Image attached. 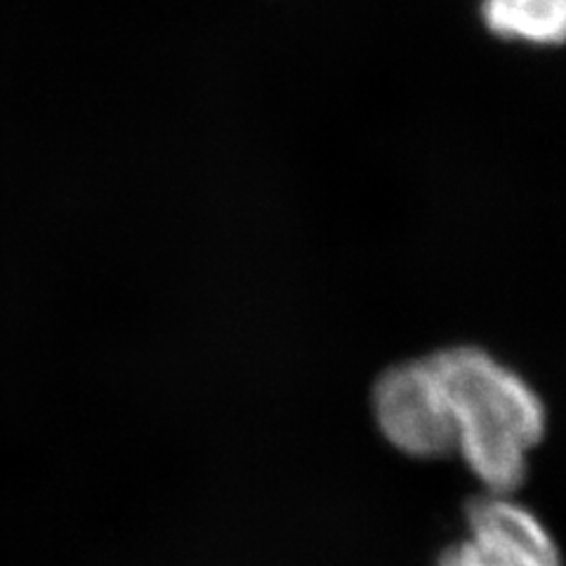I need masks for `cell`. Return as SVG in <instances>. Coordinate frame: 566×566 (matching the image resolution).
<instances>
[{
	"label": "cell",
	"instance_id": "5",
	"mask_svg": "<svg viewBox=\"0 0 566 566\" xmlns=\"http://www.w3.org/2000/svg\"><path fill=\"white\" fill-rule=\"evenodd\" d=\"M439 566H510V564L501 562L499 557H493L491 553L484 551V547L470 541L463 545L449 547V551L441 555Z\"/></svg>",
	"mask_w": 566,
	"mask_h": 566
},
{
	"label": "cell",
	"instance_id": "1",
	"mask_svg": "<svg viewBox=\"0 0 566 566\" xmlns=\"http://www.w3.org/2000/svg\"><path fill=\"white\" fill-rule=\"evenodd\" d=\"M458 420V449L493 493L526 476V449L545 434V409L528 385L489 354L460 347L428 359Z\"/></svg>",
	"mask_w": 566,
	"mask_h": 566
},
{
	"label": "cell",
	"instance_id": "4",
	"mask_svg": "<svg viewBox=\"0 0 566 566\" xmlns=\"http://www.w3.org/2000/svg\"><path fill=\"white\" fill-rule=\"evenodd\" d=\"M482 17L501 39L555 45L566 33V0H484Z\"/></svg>",
	"mask_w": 566,
	"mask_h": 566
},
{
	"label": "cell",
	"instance_id": "2",
	"mask_svg": "<svg viewBox=\"0 0 566 566\" xmlns=\"http://www.w3.org/2000/svg\"><path fill=\"white\" fill-rule=\"evenodd\" d=\"M376 413L385 437L418 458L458 449V420L430 361L397 366L376 387Z\"/></svg>",
	"mask_w": 566,
	"mask_h": 566
},
{
	"label": "cell",
	"instance_id": "3",
	"mask_svg": "<svg viewBox=\"0 0 566 566\" xmlns=\"http://www.w3.org/2000/svg\"><path fill=\"white\" fill-rule=\"evenodd\" d=\"M472 541L510 566H562L555 541L531 512L501 499L468 505Z\"/></svg>",
	"mask_w": 566,
	"mask_h": 566
}]
</instances>
